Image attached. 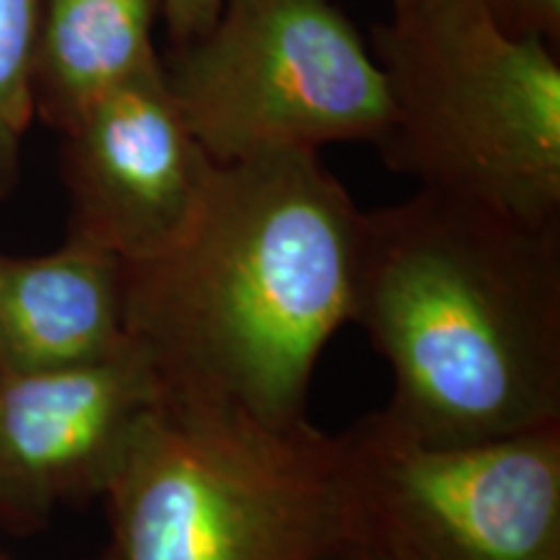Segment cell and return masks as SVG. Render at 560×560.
<instances>
[{"label":"cell","instance_id":"8992f818","mask_svg":"<svg viewBox=\"0 0 560 560\" xmlns=\"http://www.w3.org/2000/svg\"><path fill=\"white\" fill-rule=\"evenodd\" d=\"M338 441L361 540L387 560H560V425L429 444L380 410Z\"/></svg>","mask_w":560,"mask_h":560},{"label":"cell","instance_id":"30bf717a","mask_svg":"<svg viewBox=\"0 0 560 560\" xmlns=\"http://www.w3.org/2000/svg\"><path fill=\"white\" fill-rule=\"evenodd\" d=\"M164 0H42L34 112L60 136L143 68L161 60L153 30Z\"/></svg>","mask_w":560,"mask_h":560},{"label":"cell","instance_id":"ba28073f","mask_svg":"<svg viewBox=\"0 0 560 560\" xmlns=\"http://www.w3.org/2000/svg\"><path fill=\"white\" fill-rule=\"evenodd\" d=\"M161 397L130 338L104 359L0 380V527L32 535L66 503L104 495Z\"/></svg>","mask_w":560,"mask_h":560},{"label":"cell","instance_id":"277c9868","mask_svg":"<svg viewBox=\"0 0 560 560\" xmlns=\"http://www.w3.org/2000/svg\"><path fill=\"white\" fill-rule=\"evenodd\" d=\"M102 499L112 560H327L361 537L338 436L166 397Z\"/></svg>","mask_w":560,"mask_h":560},{"label":"cell","instance_id":"7c38bea8","mask_svg":"<svg viewBox=\"0 0 560 560\" xmlns=\"http://www.w3.org/2000/svg\"><path fill=\"white\" fill-rule=\"evenodd\" d=\"M495 24L516 37H540L558 47L560 0H482Z\"/></svg>","mask_w":560,"mask_h":560},{"label":"cell","instance_id":"4fadbf2b","mask_svg":"<svg viewBox=\"0 0 560 560\" xmlns=\"http://www.w3.org/2000/svg\"><path fill=\"white\" fill-rule=\"evenodd\" d=\"M223 0H164V19L172 47L187 45L206 34L219 16Z\"/></svg>","mask_w":560,"mask_h":560},{"label":"cell","instance_id":"8fae6325","mask_svg":"<svg viewBox=\"0 0 560 560\" xmlns=\"http://www.w3.org/2000/svg\"><path fill=\"white\" fill-rule=\"evenodd\" d=\"M42 0H0V200L16 190L34 117V58Z\"/></svg>","mask_w":560,"mask_h":560},{"label":"cell","instance_id":"5b68a950","mask_svg":"<svg viewBox=\"0 0 560 560\" xmlns=\"http://www.w3.org/2000/svg\"><path fill=\"white\" fill-rule=\"evenodd\" d=\"M161 68L215 164L376 145L389 122L387 79L335 0H223L210 30L172 47Z\"/></svg>","mask_w":560,"mask_h":560},{"label":"cell","instance_id":"5bb4252c","mask_svg":"<svg viewBox=\"0 0 560 560\" xmlns=\"http://www.w3.org/2000/svg\"><path fill=\"white\" fill-rule=\"evenodd\" d=\"M327 560H387V558H384L382 552H376L374 548H371L366 540L355 537L353 542L342 545V548L335 550Z\"/></svg>","mask_w":560,"mask_h":560},{"label":"cell","instance_id":"52a82bcc","mask_svg":"<svg viewBox=\"0 0 560 560\" xmlns=\"http://www.w3.org/2000/svg\"><path fill=\"white\" fill-rule=\"evenodd\" d=\"M210 170L156 60L62 132L68 236L125 265L153 260L190 229Z\"/></svg>","mask_w":560,"mask_h":560},{"label":"cell","instance_id":"3957f363","mask_svg":"<svg viewBox=\"0 0 560 560\" xmlns=\"http://www.w3.org/2000/svg\"><path fill=\"white\" fill-rule=\"evenodd\" d=\"M389 91L376 140L420 190L532 226L560 223V60L495 24L482 0H423L374 26Z\"/></svg>","mask_w":560,"mask_h":560},{"label":"cell","instance_id":"9a60e30c","mask_svg":"<svg viewBox=\"0 0 560 560\" xmlns=\"http://www.w3.org/2000/svg\"><path fill=\"white\" fill-rule=\"evenodd\" d=\"M416 3H423V0H392V9H408Z\"/></svg>","mask_w":560,"mask_h":560},{"label":"cell","instance_id":"9c48e42d","mask_svg":"<svg viewBox=\"0 0 560 560\" xmlns=\"http://www.w3.org/2000/svg\"><path fill=\"white\" fill-rule=\"evenodd\" d=\"M125 262L86 242L0 252V380L109 355L125 335Z\"/></svg>","mask_w":560,"mask_h":560},{"label":"cell","instance_id":"7a4b0ae2","mask_svg":"<svg viewBox=\"0 0 560 560\" xmlns=\"http://www.w3.org/2000/svg\"><path fill=\"white\" fill-rule=\"evenodd\" d=\"M350 322L389 363L382 416L410 436L560 425V223L431 190L363 213Z\"/></svg>","mask_w":560,"mask_h":560},{"label":"cell","instance_id":"6da1fadb","mask_svg":"<svg viewBox=\"0 0 560 560\" xmlns=\"http://www.w3.org/2000/svg\"><path fill=\"white\" fill-rule=\"evenodd\" d=\"M361 219L319 151L213 161L190 229L125 265V335L166 400L306 423L314 366L353 310Z\"/></svg>","mask_w":560,"mask_h":560}]
</instances>
